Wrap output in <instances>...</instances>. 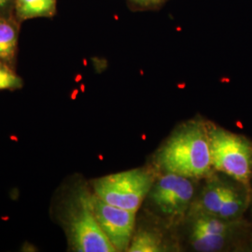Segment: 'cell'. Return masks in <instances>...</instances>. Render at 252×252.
<instances>
[{
	"label": "cell",
	"mask_w": 252,
	"mask_h": 252,
	"mask_svg": "<svg viewBox=\"0 0 252 252\" xmlns=\"http://www.w3.org/2000/svg\"><path fill=\"white\" fill-rule=\"evenodd\" d=\"M193 180L178 174L164 173L155 179L147 197L162 216L181 218L189 212L196 197Z\"/></svg>",
	"instance_id": "52a82bcc"
},
{
	"label": "cell",
	"mask_w": 252,
	"mask_h": 252,
	"mask_svg": "<svg viewBox=\"0 0 252 252\" xmlns=\"http://www.w3.org/2000/svg\"><path fill=\"white\" fill-rule=\"evenodd\" d=\"M14 8L21 21L52 17L55 12L56 0H15Z\"/></svg>",
	"instance_id": "8fae6325"
},
{
	"label": "cell",
	"mask_w": 252,
	"mask_h": 252,
	"mask_svg": "<svg viewBox=\"0 0 252 252\" xmlns=\"http://www.w3.org/2000/svg\"><path fill=\"white\" fill-rule=\"evenodd\" d=\"M154 180L153 172L141 167L93 180L92 190L109 205L136 213L148 196Z\"/></svg>",
	"instance_id": "8992f818"
},
{
	"label": "cell",
	"mask_w": 252,
	"mask_h": 252,
	"mask_svg": "<svg viewBox=\"0 0 252 252\" xmlns=\"http://www.w3.org/2000/svg\"><path fill=\"white\" fill-rule=\"evenodd\" d=\"M18 34V26L13 20L0 17V62L12 66L17 53Z\"/></svg>",
	"instance_id": "9c48e42d"
},
{
	"label": "cell",
	"mask_w": 252,
	"mask_h": 252,
	"mask_svg": "<svg viewBox=\"0 0 252 252\" xmlns=\"http://www.w3.org/2000/svg\"><path fill=\"white\" fill-rule=\"evenodd\" d=\"M211 162L214 170L251 184L252 141L248 137L207 122Z\"/></svg>",
	"instance_id": "5b68a950"
},
{
	"label": "cell",
	"mask_w": 252,
	"mask_h": 252,
	"mask_svg": "<svg viewBox=\"0 0 252 252\" xmlns=\"http://www.w3.org/2000/svg\"><path fill=\"white\" fill-rule=\"evenodd\" d=\"M251 204V184L234 180L225 174H215L214 172L207 177L206 184L198 197H195L190 209L235 220L243 219Z\"/></svg>",
	"instance_id": "277c9868"
},
{
	"label": "cell",
	"mask_w": 252,
	"mask_h": 252,
	"mask_svg": "<svg viewBox=\"0 0 252 252\" xmlns=\"http://www.w3.org/2000/svg\"><path fill=\"white\" fill-rule=\"evenodd\" d=\"M14 4L15 0H0V17L5 16Z\"/></svg>",
	"instance_id": "4fadbf2b"
},
{
	"label": "cell",
	"mask_w": 252,
	"mask_h": 252,
	"mask_svg": "<svg viewBox=\"0 0 252 252\" xmlns=\"http://www.w3.org/2000/svg\"><path fill=\"white\" fill-rule=\"evenodd\" d=\"M23 85V80L13 71L11 66L0 62V91L18 90Z\"/></svg>",
	"instance_id": "7c38bea8"
},
{
	"label": "cell",
	"mask_w": 252,
	"mask_h": 252,
	"mask_svg": "<svg viewBox=\"0 0 252 252\" xmlns=\"http://www.w3.org/2000/svg\"><path fill=\"white\" fill-rule=\"evenodd\" d=\"M156 162L164 173L193 180L207 179L212 166L207 122L192 120L177 128L159 149Z\"/></svg>",
	"instance_id": "6da1fadb"
},
{
	"label": "cell",
	"mask_w": 252,
	"mask_h": 252,
	"mask_svg": "<svg viewBox=\"0 0 252 252\" xmlns=\"http://www.w3.org/2000/svg\"><path fill=\"white\" fill-rule=\"evenodd\" d=\"M162 234L151 229L140 228L134 233L128 252H162L167 251Z\"/></svg>",
	"instance_id": "30bf717a"
},
{
	"label": "cell",
	"mask_w": 252,
	"mask_h": 252,
	"mask_svg": "<svg viewBox=\"0 0 252 252\" xmlns=\"http://www.w3.org/2000/svg\"><path fill=\"white\" fill-rule=\"evenodd\" d=\"M92 194L93 190L79 185L61 202L59 218L69 249L77 252H116L97 222Z\"/></svg>",
	"instance_id": "7a4b0ae2"
},
{
	"label": "cell",
	"mask_w": 252,
	"mask_h": 252,
	"mask_svg": "<svg viewBox=\"0 0 252 252\" xmlns=\"http://www.w3.org/2000/svg\"><path fill=\"white\" fill-rule=\"evenodd\" d=\"M131 1L141 7H153L161 4L165 0H131Z\"/></svg>",
	"instance_id": "5bb4252c"
},
{
	"label": "cell",
	"mask_w": 252,
	"mask_h": 252,
	"mask_svg": "<svg viewBox=\"0 0 252 252\" xmlns=\"http://www.w3.org/2000/svg\"><path fill=\"white\" fill-rule=\"evenodd\" d=\"M92 205L97 222L116 252H127L135 230V212L111 206L94 192Z\"/></svg>",
	"instance_id": "ba28073f"
},
{
	"label": "cell",
	"mask_w": 252,
	"mask_h": 252,
	"mask_svg": "<svg viewBox=\"0 0 252 252\" xmlns=\"http://www.w3.org/2000/svg\"><path fill=\"white\" fill-rule=\"evenodd\" d=\"M188 242L198 252H220L242 249L252 236V226L244 219L229 220L189 209Z\"/></svg>",
	"instance_id": "3957f363"
}]
</instances>
